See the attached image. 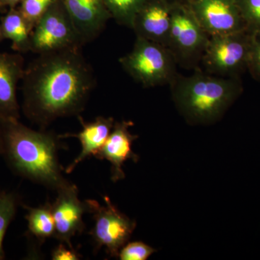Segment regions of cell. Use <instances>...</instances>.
Instances as JSON below:
<instances>
[{"label": "cell", "instance_id": "cell-1", "mask_svg": "<svg viewBox=\"0 0 260 260\" xmlns=\"http://www.w3.org/2000/svg\"><path fill=\"white\" fill-rule=\"evenodd\" d=\"M21 81L23 114L43 129L60 118L80 116L96 84L81 47L38 54Z\"/></svg>", "mask_w": 260, "mask_h": 260}, {"label": "cell", "instance_id": "cell-2", "mask_svg": "<svg viewBox=\"0 0 260 260\" xmlns=\"http://www.w3.org/2000/svg\"><path fill=\"white\" fill-rule=\"evenodd\" d=\"M59 135L30 129L18 119H0V145L10 169L17 175L51 190L73 185L64 177L59 151L67 148Z\"/></svg>", "mask_w": 260, "mask_h": 260}, {"label": "cell", "instance_id": "cell-3", "mask_svg": "<svg viewBox=\"0 0 260 260\" xmlns=\"http://www.w3.org/2000/svg\"><path fill=\"white\" fill-rule=\"evenodd\" d=\"M194 74L178 73L170 84L173 101L191 125H210L223 117L243 92L240 77L217 76L197 68Z\"/></svg>", "mask_w": 260, "mask_h": 260}, {"label": "cell", "instance_id": "cell-4", "mask_svg": "<svg viewBox=\"0 0 260 260\" xmlns=\"http://www.w3.org/2000/svg\"><path fill=\"white\" fill-rule=\"evenodd\" d=\"M123 69L144 88L172 83L178 75L177 62L161 44L136 37L133 50L119 59Z\"/></svg>", "mask_w": 260, "mask_h": 260}, {"label": "cell", "instance_id": "cell-5", "mask_svg": "<svg viewBox=\"0 0 260 260\" xmlns=\"http://www.w3.org/2000/svg\"><path fill=\"white\" fill-rule=\"evenodd\" d=\"M209 38L189 5L172 1V24L167 49L177 64L186 69H197Z\"/></svg>", "mask_w": 260, "mask_h": 260}, {"label": "cell", "instance_id": "cell-6", "mask_svg": "<svg viewBox=\"0 0 260 260\" xmlns=\"http://www.w3.org/2000/svg\"><path fill=\"white\" fill-rule=\"evenodd\" d=\"M104 199L105 205L94 200H86L89 213L93 215L94 220L89 234L95 251L105 247L108 255L117 258L121 248L129 242L137 223L118 210L109 197Z\"/></svg>", "mask_w": 260, "mask_h": 260}, {"label": "cell", "instance_id": "cell-7", "mask_svg": "<svg viewBox=\"0 0 260 260\" xmlns=\"http://www.w3.org/2000/svg\"><path fill=\"white\" fill-rule=\"evenodd\" d=\"M251 40L248 30L210 37L201 61L206 73L225 78L240 77L247 70Z\"/></svg>", "mask_w": 260, "mask_h": 260}, {"label": "cell", "instance_id": "cell-8", "mask_svg": "<svg viewBox=\"0 0 260 260\" xmlns=\"http://www.w3.org/2000/svg\"><path fill=\"white\" fill-rule=\"evenodd\" d=\"M83 47L61 0L47 10L32 29L30 51L35 54Z\"/></svg>", "mask_w": 260, "mask_h": 260}, {"label": "cell", "instance_id": "cell-9", "mask_svg": "<svg viewBox=\"0 0 260 260\" xmlns=\"http://www.w3.org/2000/svg\"><path fill=\"white\" fill-rule=\"evenodd\" d=\"M188 5L210 37L247 30L237 0H197Z\"/></svg>", "mask_w": 260, "mask_h": 260}, {"label": "cell", "instance_id": "cell-10", "mask_svg": "<svg viewBox=\"0 0 260 260\" xmlns=\"http://www.w3.org/2000/svg\"><path fill=\"white\" fill-rule=\"evenodd\" d=\"M57 198L51 203L55 223L54 239L73 247L71 240L85 230L83 215L89 213L86 200L82 202L78 198V189L75 184L58 191Z\"/></svg>", "mask_w": 260, "mask_h": 260}, {"label": "cell", "instance_id": "cell-11", "mask_svg": "<svg viewBox=\"0 0 260 260\" xmlns=\"http://www.w3.org/2000/svg\"><path fill=\"white\" fill-rule=\"evenodd\" d=\"M83 45L93 42L112 19L104 0H61Z\"/></svg>", "mask_w": 260, "mask_h": 260}, {"label": "cell", "instance_id": "cell-12", "mask_svg": "<svg viewBox=\"0 0 260 260\" xmlns=\"http://www.w3.org/2000/svg\"><path fill=\"white\" fill-rule=\"evenodd\" d=\"M134 125L131 121H115L112 133L98 152L95 158L99 160H107L111 164V179L117 182L125 178L123 166L128 160L138 162L139 155L133 150V144L138 138V135L130 133L129 128Z\"/></svg>", "mask_w": 260, "mask_h": 260}, {"label": "cell", "instance_id": "cell-13", "mask_svg": "<svg viewBox=\"0 0 260 260\" xmlns=\"http://www.w3.org/2000/svg\"><path fill=\"white\" fill-rule=\"evenodd\" d=\"M172 0H146L133 23L136 37L167 48L172 24Z\"/></svg>", "mask_w": 260, "mask_h": 260}, {"label": "cell", "instance_id": "cell-14", "mask_svg": "<svg viewBox=\"0 0 260 260\" xmlns=\"http://www.w3.org/2000/svg\"><path fill=\"white\" fill-rule=\"evenodd\" d=\"M24 70L21 54L0 52V119L20 118L17 88Z\"/></svg>", "mask_w": 260, "mask_h": 260}, {"label": "cell", "instance_id": "cell-15", "mask_svg": "<svg viewBox=\"0 0 260 260\" xmlns=\"http://www.w3.org/2000/svg\"><path fill=\"white\" fill-rule=\"evenodd\" d=\"M78 118L83 126L81 132L77 134L66 133L64 135H59V138L61 139L68 138H78L81 143V152L65 169L64 172L68 174H71L75 168L78 167V164L85 159L96 155L98 152L107 142L115 123L114 118L112 117L98 116L95 120L91 122H85L80 115L78 116Z\"/></svg>", "mask_w": 260, "mask_h": 260}, {"label": "cell", "instance_id": "cell-16", "mask_svg": "<svg viewBox=\"0 0 260 260\" xmlns=\"http://www.w3.org/2000/svg\"><path fill=\"white\" fill-rule=\"evenodd\" d=\"M0 28L3 39L11 41L13 50L20 54L30 51L32 28L18 8H10L2 17Z\"/></svg>", "mask_w": 260, "mask_h": 260}, {"label": "cell", "instance_id": "cell-17", "mask_svg": "<svg viewBox=\"0 0 260 260\" xmlns=\"http://www.w3.org/2000/svg\"><path fill=\"white\" fill-rule=\"evenodd\" d=\"M27 210L25 215L28 223L29 237L34 238L39 245L47 239L54 237L55 234V223L53 216L51 204L49 202L37 208H30L23 205Z\"/></svg>", "mask_w": 260, "mask_h": 260}, {"label": "cell", "instance_id": "cell-18", "mask_svg": "<svg viewBox=\"0 0 260 260\" xmlns=\"http://www.w3.org/2000/svg\"><path fill=\"white\" fill-rule=\"evenodd\" d=\"M19 205H22L20 197L14 191L0 190V260L5 259L3 242L7 230L14 220Z\"/></svg>", "mask_w": 260, "mask_h": 260}, {"label": "cell", "instance_id": "cell-19", "mask_svg": "<svg viewBox=\"0 0 260 260\" xmlns=\"http://www.w3.org/2000/svg\"><path fill=\"white\" fill-rule=\"evenodd\" d=\"M104 2L116 23L132 29L135 17L146 0H104Z\"/></svg>", "mask_w": 260, "mask_h": 260}, {"label": "cell", "instance_id": "cell-20", "mask_svg": "<svg viewBox=\"0 0 260 260\" xmlns=\"http://www.w3.org/2000/svg\"><path fill=\"white\" fill-rule=\"evenodd\" d=\"M57 0H23L18 8L34 29L43 15Z\"/></svg>", "mask_w": 260, "mask_h": 260}, {"label": "cell", "instance_id": "cell-21", "mask_svg": "<svg viewBox=\"0 0 260 260\" xmlns=\"http://www.w3.org/2000/svg\"><path fill=\"white\" fill-rule=\"evenodd\" d=\"M237 1L248 31L260 34V0Z\"/></svg>", "mask_w": 260, "mask_h": 260}, {"label": "cell", "instance_id": "cell-22", "mask_svg": "<svg viewBox=\"0 0 260 260\" xmlns=\"http://www.w3.org/2000/svg\"><path fill=\"white\" fill-rule=\"evenodd\" d=\"M156 250L142 242L126 243L119 251V257L121 260H146Z\"/></svg>", "mask_w": 260, "mask_h": 260}, {"label": "cell", "instance_id": "cell-23", "mask_svg": "<svg viewBox=\"0 0 260 260\" xmlns=\"http://www.w3.org/2000/svg\"><path fill=\"white\" fill-rule=\"evenodd\" d=\"M251 40L247 70L252 78L260 83V34L251 32Z\"/></svg>", "mask_w": 260, "mask_h": 260}, {"label": "cell", "instance_id": "cell-24", "mask_svg": "<svg viewBox=\"0 0 260 260\" xmlns=\"http://www.w3.org/2000/svg\"><path fill=\"white\" fill-rule=\"evenodd\" d=\"M51 259L53 260H78L81 259V256L74 248L69 246H64V243H61L59 246L54 248L51 252Z\"/></svg>", "mask_w": 260, "mask_h": 260}, {"label": "cell", "instance_id": "cell-25", "mask_svg": "<svg viewBox=\"0 0 260 260\" xmlns=\"http://www.w3.org/2000/svg\"><path fill=\"white\" fill-rule=\"evenodd\" d=\"M23 0H0L3 7H9L10 8H16Z\"/></svg>", "mask_w": 260, "mask_h": 260}, {"label": "cell", "instance_id": "cell-26", "mask_svg": "<svg viewBox=\"0 0 260 260\" xmlns=\"http://www.w3.org/2000/svg\"><path fill=\"white\" fill-rule=\"evenodd\" d=\"M172 1L177 2V3H183V4L189 5L197 0H172Z\"/></svg>", "mask_w": 260, "mask_h": 260}, {"label": "cell", "instance_id": "cell-27", "mask_svg": "<svg viewBox=\"0 0 260 260\" xmlns=\"http://www.w3.org/2000/svg\"><path fill=\"white\" fill-rule=\"evenodd\" d=\"M3 40V35H2L1 28H0V42Z\"/></svg>", "mask_w": 260, "mask_h": 260}, {"label": "cell", "instance_id": "cell-28", "mask_svg": "<svg viewBox=\"0 0 260 260\" xmlns=\"http://www.w3.org/2000/svg\"><path fill=\"white\" fill-rule=\"evenodd\" d=\"M4 8V7H3V5H2L1 2H0V10H1L2 8Z\"/></svg>", "mask_w": 260, "mask_h": 260}, {"label": "cell", "instance_id": "cell-29", "mask_svg": "<svg viewBox=\"0 0 260 260\" xmlns=\"http://www.w3.org/2000/svg\"><path fill=\"white\" fill-rule=\"evenodd\" d=\"M0 155H1V145H0Z\"/></svg>", "mask_w": 260, "mask_h": 260}]
</instances>
